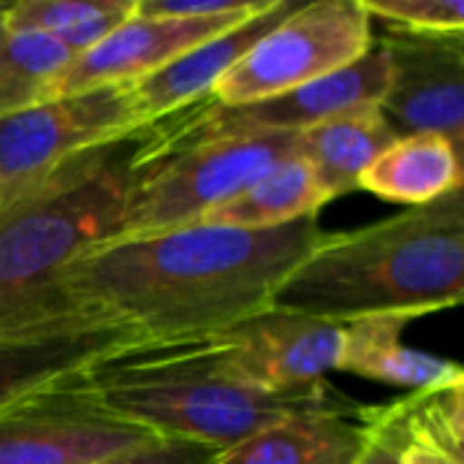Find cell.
Returning a JSON list of instances; mask_svg holds the SVG:
<instances>
[{"mask_svg": "<svg viewBox=\"0 0 464 464\" xmlns=\"http://www.w3.org/2000/svg\"><path fill=\"white\" fill-rule=\"evenodd\" d=\"M321 239L318 218L264 231L185 226L111 239L60 272L57 296L65 307L109 313L144 340L218 334L269 307Z\"/></svg>", "mask_w": 464, "mask_h": 464, "instance_id": "obj_1", "label": "cell"}, {"mask_svg": "<svg viewBox=\"0 0 464 464\" xmlns=\"http://www.w3.org/2000/svg\"><path fill=\"white\" fill-rule=\"evenodd\" d=\"M464 296V196L449 193L364 228L324 234L272 307L329 321L451 310Z\"/></svg>", "mask_w": 464, "mask_h": 464, "instance_id": "obj_2", "label": "cell"}, {"mask_svg": "<svg viewBox=\"0 0 464 464\" xmlns=\"http://www.w3.org/2000/svg\"><path fill=\"white\" fill-rule=\"evenodd\" d=\"M84 386L117 416L160 440H188L228 451L256 432L348 397L326 381L266 392L247 383L215 334L136 340L82 372Z\"/></svg>", "mask_w": 464, "mask_h": 464, "instance_id": "obj_3", "label": "cell"}, {"mask_svg": "<svg viewBox=\"0 0 464 464\" xmlns=\"http://www.w3.org/2000/svg\"><path fill=\"white\" fill-rule=\"evenodd\" d=\"M150 125L65 160L0 201V329L71 310L57 296V277L120 237Z\"/></svg>", "mask_w": 464, "mask_h": 464, "instance_id": "obj_4", "label": "cell"}, {"mask_svg": "<svg viewBox=\"0 0 464 464\" xmlns=\"http://www.w3.org/2000/svg\"><path fill=\"white\" fill-rule=\"evenodd\" d=\"M294 147L296 133H266L166 150L150 125L117 239L196 226L209 209L234 198L277 160L291 158Z\"/></svg>", "mask_w": 464, "mask_h": 464, "instance_id": "obj_5", "label": "cell"}, {"mask_svg": "<svg viewBox=\"0 0 464 464\" xmlns=\"http://www.w3.org/2000/svg\"><path fill=\"white\" fill-rule=\"evenodd\" d=\"M372 38L362 0L302 3L242 54L209 98L220 106H245L291 92L348 68L367 54Z\"/></svg>", "mask_w": 464, "mask_h": 464, "instance_id": "obj_6", "label": "cell"}, {"mask_svg": "<svg viewBox=\"0 0 464 464\" xmlns=\"http://www.w3.org/2000/svg\"><path fill=\"white\" fill-rule=\"evenodd\" d=\"M386 90L389 57L383 46L372 38L367 54L332 76L245 106H220L212 98H204L152 122V133L166 150L234 136L299 133L326 117L351 109L381 106Z\"/></svg>", "mask_w": 464, "mask_h": 464, "instance_id": "obj_7", "label": "cell"}, {"mask_svg": "<svg viewBox=\"0 0 464 464\" xmlns=\"http://www.w3.org/2000/svg\"><path fill=\"white\" fill-rule=\"evenodd\" d=\"M147 125L130 84L73 92L0 117V201L65 160Z\"/></svg>", "mask_w": 464, "mask_h": 464, "instance_id": "obj_8", "label": "cell"}, {"mask_svg": "<svg viewBox=\"0 0 464 464\" xmlns=\"http://www.w3.org/2000/svg\"><path fill=\"white\" fill-rule=\"evenodd\" d=\"M155 440L111 413L82 372L0 413V464H92Z\"/></svg>", "mask_w": 464, "mask_h": 464, "instance_id": "obj_9", "label": "cell"}, {"mask_svg": "<svg viewBox=\"0 0 464 464\" xmlns=\"http://www.w3.org/2000/svg\"><path fill=\"white\" fill-rule=\"evenodd\" d=\"M389 57L381 111L397 136L440 133L464 141V33L386 27L375 38Z\"/></svg>", "mask_w": 464, "mask_h": 464, "instance_id": "obj_10", "label": "cell"}, {"mask_svg": "<svg viewBox=\"0 0 464 464\" xmlns=\"http://www.w3.org/2000/svg\"><path fill=\"white\" fill-rule=\"evenodd\" d=\"M136 340L144 337L125 321L82 307L0 329V413Z\"/></svg>", "mask_w": 464, "mask_h": 464, "instance_id": "obj_11", "label": "cell"}, {"mask_svg": "<svg viewBox=\"0 0 464 464\" xmlns=\"http://www.w3.org/2000/svg\"><path fill=\"white\" fill-rule=\"evenodd\" d=\"M215 337L247 383L266 392H294L315 386L337 370L343 324L269 304Z\"/></svg>", "mask_w": 464, "mask_h": 464, "instance_id": "obj_12", "label": "cell"}, {"mask_svg": "<svg viewBox=\"0 0 464 464\" xmlns=\"http://www.w3.org/2000/svg\"><path fill=\"white\" fill-rule=\"evenodd\" d=\"M269 0H250L242 11L215 19H150L133 11L101 44L73 57V63L57 79L52 98L87 92L109 84H136L177 60L179 54H185L188 49L250 19Z\"/></svg>", "mask_w": 464, "mask_h": 464, "instance_id": "obj_13", "label": "cell"}, {"mask_svg": "<svg viewBox=\"0 0 464 464\" xmlns=\"http://www.w3.org/2000/svg\"><path fill=\"white\" fill-rule=\"evenodd\" d=\"M299 3L269 0L250 19L207 38L204 44L188 49L160 71L130 84L147 122H158L185 106H193L212 95L215 84L242 60V54L283 16H288Z\"/></svg>", "mask_w": 464, "mask_h": 464, "instance_id": "obj_14", "label": "cell"}, {"mask_svg": "<svg viewBox=\"0 0 464 464\" xmlns=\"http://www.w3.org/2000/svg\"><path fill=\"white\" fill-rule=\"evenodd\" d=\"M370 408L345 400L288 416L220 454L218 464H356L367 443Z\"/></svg>", "mask_w": 464, "mask_h": 464, "instance_id": "obj_15", "label": "cell"}, {"mask_svg": "<svg viewBox=\"0 0 464 464\" xmlns=\"http://www.w3.org/2000/svg\"><path fill=\"white\" fill-rule=\"evenodd\" d=\"M408 324L411 318L405 315H364L345 321L337 370L411 392L464 378L457 362L408 345L402 340Z\"/></svg>", "mask_w": 464, "mask_h": 464, "instance_id": "obj_16", "label": "cell"}, {"mask_svg": "<svg viewBox=\"0 0 464 464\" xmlns=\"http://www.w3.org/2000/svg\"><path fill=\"white\" fill-rule=\"evenodd\" d=\"M397 139V130L383 117L381 106L351 109L326 117L296 133L294 155L302 158L326 204L351 190H359V179L367 166Z\"/></svg>", "mask_w": 464, "mask_h": 464, "instance_id": "obj_17", "label": "cell"}, {"mask_svg": "<svg viewBox=\"0 0 464 464\" xmlns=\"http://www.w3.org/2000/svg\"><path fill=\"white\" fill-rule=\"evenodd\" d=\"M359 190L383 201L424 207L462 190V147L440 133L397 136L362 174Z\"/></svg>", "mask_w": 464, "mask_h": 464, "instance_id": "obj_18", "label": "cell"}, {"mask_svg": "<svg viewBox=\"0 0 464 464\" xmlns=\"http://www.w3.org/2000/svg\"><path fill=\"white\" fill-rule=\"evenodd\" d=\"M324 204L326 198L310 166L302 158L291 155L266 169L234 198L209 209L196 226H223L245 231L280 228L304 218H318Z\"/></svg>", "mask_w": 464, "mask_h": 464, "instance_id": "obj_19", "label": "cell"}, {"mask_svg": "<svg viewBox=\"0 0 464 464\" xmlns=\"http://www.w3.org/2000/svg\"><path fill=\"white\" fill-rule=\"evenodd\" d=\"M73 52L49 33H19L0 22V117L52 101Z\"/></svg>", "mask_w": 464, "mask_h": 464, "instance_id": "obj_20", "label": "cell"}, {"mask_svg": "<svg viewBox=\"0 0 464 464\" xmlns=\"http://www.w3.org/2000/svg\"><path fill=\"white\" fill-rule=\"evenodd\" d=\"M122 0H19L3 3L0 22L19 33H49L63 35L90 19L114 11Z\"/></svg>", "mask_w": 464, "mask_h": 464, "instance_id": "obj_21", "label": "cell"}, {"mask_svg": "<svg viewBox=\"0 0 464 464\" xmlns=\"http://www.w3.org/2000/svg\"><path fill=\"white\" fill-rule=\"evenodd\" d=\"M370 19L411 33H464L462 0H362Z\"/></svg>", "mask_w": 464, "mask_h": 464, "instance_id": "obj_22", "label": "cell"}, {"mask_svg": "<svg viewBox=\"0 0 464 464\" xmlns=\"http://www.w3.org/2000/svg\"><path fill=\"white\" fill-rule=\"evenodd\" d=\"M408 446V408L405 397L389 405L370 408L367 443L356 464H400Z\"/></svg>", "mask_w": 464, "mask_h": 464, "instance_id": "obj_23", "label": "cell"}, {"mask_svg": "<svg viewBox=\"0 0 464 464\" xmlns=\"http://www.w3.org/2000/svg\"><path fill=\"white\" fill-rule=\"evenodd\" d=\"M400 464H462V438L413 419L408 408V446Z\"/></svg>", "mask_w": 464, "mask_h": 464, "instance_id": "obj_24", "label": "cell"}, {"mask_svg": "<svg viewBox=\"0 0 464 464\" xmlns=\"http://www.w3.org/2000/svg\"><path fill=\"white\" fill-rule=\"evenodd\" d=\"M223 451L201 446V443H188V440H155L144 449L109 457L92 464H218Z\"/></svg>", "mask_w": 464, "mask_h": 464, "instance_id": "obj_25", "label": "cell"}, {"mask_svg": "<svg viewBox=\"0 0 464 464\" xmlns=\"http://www.w3.org/2000/svg\"><path fill=\"white\" fill-rule=\"evenodd\" d=\"M250 0H136V14L150 19H215L237 14Z\"/></svg>", "mask_w": 464, "mask_h": 464, "instance_id": "obj_26", "label": "cell"}, {"mask_svg": "<svg viewBox=\"0 0 464 464\" xmlns=\"http://www.w3.org/2000/svg\"><path fill=\"white\" fill-rule=\"evenodd\" d=\"M0 8H3V3H0Z\"/></svg>", "mask_w": 464, "mask_h": 464, "instance_id": "obj_27", "label": "cell"}]
</instances>
